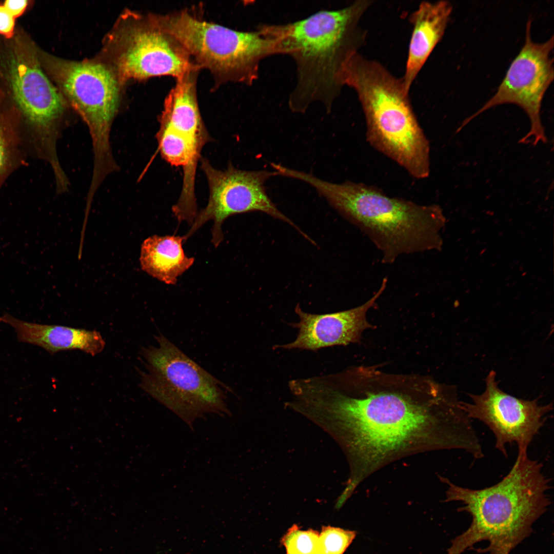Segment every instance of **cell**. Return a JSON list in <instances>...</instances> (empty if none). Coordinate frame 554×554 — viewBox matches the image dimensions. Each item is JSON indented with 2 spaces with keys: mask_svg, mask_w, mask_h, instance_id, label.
I'll return each instance as SVG.
<instances>
[{
  "mask_svg": "<svg viewBox=\"0 0 554 554\" xmlns=\"http://www.w3.org/2000/svg\"><path fill=\"white\" fill-rule=\"evenodd\" d=\"M199 70L176 79L166 97L156 134L161 156L183 169V185L176 207L183 212L197 208L195 196L196 167L204 146L212 140L201 115L197 98Z\"/></svg>",
  "mask_w": 554,
  "mask_h": 554,
  "instance_id": "obj_11",
  "label": "cell"
},
{
  "mask_svg": "<svg viewBox=\"0 0 554 554\" xmlns=\"http://www.w3.org/2000/svg\"><path fill=\"white\" fill-rule=\"evenodd\" d=\"M29 159L16 128L13 111L0 89V190L8 177Z\"/></svg>",
  "mask_w": 554,
  "mask_h": 554,
  "instance_id": "obj_19",
  "label": "cell"
},
{
  "mask_svg": "<svg viewBox=\"0 0 554 554\" xmlns=\"http://www.w3.org/2000/svg\"><path fill=\"white\" fill-rule=\"evenodd\" d=\"M447 485L445 502H459V512H466L471 523L453 539L447 554H462L476 543L488 542L479 553L509 554L532 532V525L551 504L550 480L543 464L518 451L516 461L502 480L480 489L463 487L441 477Z\"/></svg>",
  "mask_w": 554,
  "mask_h": 554,
  "instance_id": "obj_2",
  "label": "cell"
},
{
  "mask_svg": "<svg viewBox=\"0 0 554 554\" xmlns=\"http://www.w3.org/2000/svg\"><path fill=\"white\" fill-rule=\"evenodd\" d=\"M100 60L115 73L121 86L130 80L160 76L176 79L201 68L182 44L161 28L150 13L127 10L105 38Z\"/></svg>",
  "mask_w": 554,
  "mask_h": 554,
  "instance_id": "obj_10",
  "label": "cell"
},
{
  "mask_svg": "<svg viewBox=\"0 0 554 554\" xmlns=\"http://www.w3.org/2000/svg\"><path fill=\"white\" fill-rule=\"evenodd\" d=\"M3 322L15 329L18 340L38 346L50 354L63 350H80L92 356L101 352L105 342L96 330L56 325H44L18 320L5 313Z\"/></svg>",
  "mask_w": 554,
  "mask_h": 554,
  "instance_id": "obj_17",
  "label": "cell"
},
{
  "mask_svg": "<svg viewBox=\"0 0 554 554\" xmlns=\"http://www.w3.org/2000/svg\"><path fill=\"white\" fill-rule=\"evenodd\" d=\"M452 10L451 4L446 1L434 3L424 1L410 15L413 30L405 71L402 77L408 92L430 53L442 38Z\"/></svg>",
  "mask_w": 554,
  "mask_h": 554,
  "instance_id": "obj_16",
  "label": "cell"
},
{
  "mask_svg": "<svg viewBox=\"0 0 554 554\" xmlns=\"http://www.w3.org/2000/svg\"><path fill=\"white\" fill-rule=\"evenodd\" d=\"M294 178L313 187L329 205L359 228L392 264L401 255L439 250L440 231L444 226L437 205H422L392 197L379 188L347 181L334 183L297 170Z\"/></svg>",
  "mask_w": 554,
  "mask_h": 554,
  "instance_id": "obj_4",
  "label": "cell"
},
{
  "mask_svg": "<svg viewBox=\"0 0 554 554\" xmlns=\"http://www.w3.org/2000/svg\"><path fill=\"white\" fill-rule=\"evenodd\" d=\"M311 403L317 418L331 423L346 453L351 470L345 490L349 493L372 473L401 458L443 449L471 453L479 443L471 420L454 391L427 404L392 392L355 398L321 378L313 386Z\"/></svg>",
  "mask_w": 554,
  "mask_h": 554,
  "instance_id": "obj_1",
  "label": "cell"
},
{
  "mask_svg": "<svg viewBox=\"0 0 554 554\" xmlns=\"http://www.w3.org/2000/svg\"><path fill=\"white\" fill-rule=\"evenodd\" d=\"M287 554H320L319 533L315 530H302L293 525L282 540Z\"/></svg>",
  "mask_w": 554,
  "mask_h": 554,
  "instance_id": "obj_20",
  "label": "cell"
},
{
  "mask_svg": "<svg viewBox=\"0 0 554 554\" xmlns=\"http://www.w3.org/2000/svg\"><path fill=\"white\" fill-rule=\"evenodd\" d=\"M496 377V372L491 370L485 378L484 391L469 394L471 402L460 401V406L470 419L478 420L489 428L495 437L496 448L507 458L508 444H516L518 450H527L553 404L541 405L539 398L527 400L512 396L499 387Z\"/></svg>",
  "mask_w": 554,
  "mask_h": 554,
  "instance_id": "obj_14",
  "label": "cell"
},
{
  "mask_svg": "<svg viewBox=\"0 0 554 554\" xmlns=\"http://www.w3.org/2000/svg\"><path fill=\"white\" fill-rule=\"evenodd\" d=\"M29 2L27 0H6L4 6L15 18L21 16L28 7Z\"/></svg>",
  "mask_w": 554,
  "mask_h": 554,
  "instance_id": "obj_23",
  "label": "cell"
},
{
  "mask_svg": "<svg viewBox=\"0 0 554 554\" xmlns=\"http://www.w3.org/2000/svg\"><path fill=\"white\" fill-rule=\"evenodd\" d=\"M0 47V71L8 88L16 128L29 159L56 168L57 143L66 127L67 103L45 74L37 48L15 32Z\"/></svg>",
  "mask_w": 554,
  "mask_h": 554,
  "instance_id": "obj_6",
  "label": "cell"
},
{
  "mask_svg": "<svg viewBox=\"0 0 554 554\" xmlns=\"http://www.w3.org/2000/svg\"><path fill=\"white\" fill-rule=\"evenodd\" d=\"M356 536L354 531L324 526L319 534L320 554H343Z\"/></svg>",
  "mask_w": 554,
  "mask_h": 554,
  "instance_id": "obj_21",
  "label": "cell"
},
{
  "mask_svg": "<svg viewBox=\"0 0 554 554\" xmlns=\"http://www.w3.org/2000/svg\"><path fill=\"white\" fill-rule=\"evenodd\" d=\"M184 241L183 236L175 235H154L146 239L141 246L142 269L166 284H175L194 262L193 258L185 255Z\"/></svg>",
  "mask_w": 554,
  "mask_h": 554,
  "instance_id": "obj_18",
  "label": "cell"
},
{
  "mask_svg": "<svg viewBox=\"0 0 554 554\" xmlns=\"http://www.w3.org/2000/svg\"><path fill=\"white\" fill-rule=\"evenodd\" d=\"M144 347L146 370L141 388L172 411L191 429L195 421L213 414L231 415L227 400L230 388L191 359L163 334Z\"/></svg>",
  "mask_w": 554,
  "mask_h": 554,
  "instance_id": "obj_9",
  "label": "cell"
},
{
  "mask_svg": "<svg viewBox=\"0 0 554 554\" xmlns=\"http://www.w3.org/2000/svg\"><path fill=\"white\" fill-rule=\"evenodd\" d=\"M531 21L526 24L524 44L512 61L496 93L477 112L465 119L458 128L460 131L476 117L494 106L515 104L522 108L530 122L529 132L520 141L532 142L533 145L545 143L547 137L542 125L540 111L544 95L553 80V37L538 43L531 37Z\"/></svg>",
  "mask_w": 554,
  "mask_h": 554,
  "instance_id": "obj_12",
  "label": "cell"
},
{
  "mask_svg": "<svg viewBox=\"0 0 554 554\" xmlns=\"http://www.w3.org/2000/svg\"><path fill=\"white\" fill-rule=\"evenodd\" d=\"M15 20L4 5H0V35L5 39H11L14 35Z\"/></svg>",
  "mask_w": 554,
  "mask_h": 554,
  "instance_id": "obj_22",
  "label": "cell"
},
{
  "mask_svg": "<svg viewBox=\"0 0 554 554\" xmlns=\"http://www.w3.org/2000/svg\"><path fill=\"white\" fill-rule=\"evenodd\" d=\"M201 168L206 177L209 196L206 207L197 213L184 241L209 220L214 222L212 243L215 247L223 239L222 225L229 216L250 211H260L284 221L295 228L304 236L307 235L287 216L280 211L266 192L265 184L270 177L276 176L274 171H246L235 168L229 163L225 170L213 168L209 161L202 157Z\"/></svg>",
  "mask_w": 554,
  "mask_h": 554,
  "instance_id": "obj_13",
  "label": "cell"
},
{
  "mask_svg": "<svg viewBox=\"0 0 554 554\" xmlns=\"http://www.w3.org/2000/svg\"><path fill=\"white\" fill-rule=\"evenodd\" d=\"M387 279H383L377 291L363 304L334 313L322 314L307 313L298 304L295 312L300 321L290 326L298 329L296 339L273 349H299L316 351L335 345H347L360 340L362 332L370 325L366 319L368 310L373 307L386 288Z\"/></svg>",
  "mask_w": 554,
  "mask_h": 554,
  "instance_id": "obj_15",
  "label": "cell"
},
{
  "mask_svg": "<svg viewBox=\"0 0 554 554\" xmlns=\"http://www.w3.org/2000/svg\"><path fill=\"white\" fill-rule=\"evenodd\" d=\"M0 322H3L2 317H0Z\"/></svg>",
  "mask_w": 554,
  "mask_h": 554,
  "instance_id": "obj_24",
  "label": "cell"
},
{
  "mask_svg": "<svg viewBox=\"0 0 554 554\" xmlns=\"http://www.w3.org/2000/svg\"><path fill=\"white\" fill-rule=\"evenodd\" d=\"M373 1H356L335 10H322L283 25H271L282 54L291 56L296 67V83L288 105L304 113L320 102L329 113L344 86V69L364 45L367 33L361 20Z\"/></svg>",
  "mask_w": 554,
  "mask_h": 554,
  "instance_id": "obj_3",
  "label": "cell"
},
{
  "mask_svg": "<svg viewBox=\"0 0 554 554\" xmlns=\"http://www.w3.org/2000/svg\"><path fill=\"white\" fill-rule=\"evenodd\" d=\"M37 54L44 71L88 126L94 156L91 182L100 185L119 168L110 136L120 106L121 86L112 69L100 60H65L38 48Z\"/></svg>",
  "mask_w": 554,
  "mask_h": 554,
  "instance_id": "obj_8",
  "label": "cell"
},
{
  "mask_svg": "<svg viewBox=\"0 0 554 554\" xmlns=\"http://www.w3.org/2000/svg\"><path fill=\"white\" fill-rule=\"evenodd\" d=\"M342 81L344 86L357 93L369 144L413 177L427 178L430 171V143L413 111L402 78L358 52L346 64Z\"/></svg>",
  "mask_w": 554,
  "mask_h": 554,
  "instance_id": "obj_5",
  "label": "cell"
},
{
  "mask_svg": "<svg viewBox=\"0 0 554 554\" xmlns=\"http://www.w3.org/2000/svg\"><path fill=\"white\" fill-rule=\"evenodd\" d=\"M151 15L201 69L209 70L217 85L232 82L250 85L258 78L262 60L281 54L279 41L268 25L244 32L205 21L188 9Z\"/></svg>",
  "mask_w": 554,
  "mask_h": 554,
  "instance_id": "obj_7",
  "label": "cell"
}]
</instances>
